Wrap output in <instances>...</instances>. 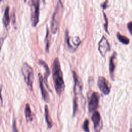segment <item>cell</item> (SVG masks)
<instances>
[{"mask_svg": "<svg viewBox=\"0 0 132 132\" xmlns=\"http://www.w3.org/2000/svg\"><path fill=\"white\" fill-rule=\"evenodd\" d=\"M39 85L41 89V92L42 98L43 100L46 102H49L50 101V96L48 94V92L46 90L44 85V81L43 78L41 74H39Z\"/></svg>", "mask_w": 132, "mask_h": 132, "instance_id": "9c48e42d", "label": "cell"}, {"mask_svg": "<svg viewBox=\"0 0 132 132\" xmlns=\"http://www.w3.org/2000/svg\"><path fill=\"white\" fill-rule=\"evenodd\" d=\"M101 118L100 113L97 111H95L93 112L91 117V120L93 123L94 128L96 132H99L100 130L101 129Z\"/></svg>", "mask_w": 132, "mask_h": 132, "instance_id": "30bf717a", "label": "cell"}, {"mask_svg": "<svg viewBox=\"0 0 132 132\" xmlns=\"http://www.w3.org/2000/svg\"><path fill=\"white\" fill-rule=\"evenodd\" d=\"M130 132H132V130H131V129H130Z\"/></svg>", "mask_w": 132, "mask_h": 132, "instance_id": "83f0119b", "label": "cell"}, {"mask_svg": "<svg viewBox=\"0 0 132 132\" xmlns=\"http://www.w3.org/2000/svg\"><path fill=\"white\" fill-rule=\"evenodd\" d=\"M4 41V39L3 38H1L0 37V51H1V50L2 48V45L3 44Z\"/></svg>", "mask_w": 132, "mask_h": 132, "instance_id": "484cf974", "label": "cell"}, {"mask_svg": "<svg viewBox=\"0 0 132 132\" xmlns=\"http://www.w3.org/2000/svg\"><path fill=\"white\" fill-rule=\"evenodd\" d=\"M107 0H106V1L104 3V4H103L102 5V7L104 9H105V8L107 7Z\"/></svg>", "mask_w": 132, "mask_h": 132, "instance_id": "4316f807", "label": "cell"}, {"mask_svg": "<svg viewBox=\"0 0 132 132\" xmlns=\"http://www.w3.org/2000/svg\"><path fill=\"white\" fill-rule=\"evenodd\" d=\"M9 7H7L5 12H4V16H3V23L5 25V26L6 27L7 26L10 22V18H9Z\"/></svg>", "mask_w": 132, "mask_h": 132, "instance_id": "2e32d148", "label": "cell"}, {"mask_svg": "<svg viewBox=\"0 0 132 132\" xmlns=\"http://www.w3.org/2000/svg\"><path fill=\"white\" fill-rule=\"evenodd\" d=\"M117 37L119 41L124 44H128L129 43V39L126 37V36H124L121 34H120L119 32H118L117 34Z\"/></svg>", "mask_w": 132, "mask_h": 132, "instance_id": "e0dca14e", "label": "cell"}, {"mask_svg": "<svg viewBox=\"0 0 132 132\" xmlns=\"http://www.w3.org/2000/svg\"><path fill=\"white\" fill-rule=\"evenodd\" d=\"M97 86L100 90L105 95H108L110 92V86L106 79L103 77L100 76L97 80Z\"/></svg>", "mask_w": 132, "mask_h": 132, "instance_id": "52a82bcc", "label": "cell"}, {"mask_svg": "<svg viewBox=\"0 0 132 132\" xmlns=\"http://www.w3.org/2000/svg\"><path fill=\"white\" fill-rule=\"evenodd\" d=\"M22 73L28 89L32 90L34 82V72L32 67L27 63H24L22 67Z\"/></svg>", "mask_w": 132, "mask_h": 132, "instance_id": "3957f363", "label": "cell"}, {"mask_svg": "<svg viewBox=\"0 0 132 132\" xmlns=\"http://www.w3.org/2000/svg\"><path fill=\"white\" fill-rule=\"evenodd\" d=\"M67 42L68 44V46L71 48H76L80 44V41L78 37H69L67 35Z\"/></svg>", "mask_w": 132, "mask_h": 132, "instance_id": "8fae6325", "label": "cell"}, {"mask_svg": "<svg viewBox=\"0 0 132 132\" xmlns=\"http://www.w3.org/2000/svg\"><path fill=\"white\" fill-rule=\"evenodd\" d=\"M127 28H128V29L129 32L132 35V21L129 22L127 24Z\"/></svg>", "mask_w": 132, "mask_h": 132, "instance_id": "7402d4cb", "label": "cell"}, {"mask_svg": "<svg viewBox=\"0 0 132 132\" xmlns=\"http://www.w3.org/2000/svg\"><path fill=\"white\" fill-rule=\"evenodd\" d=\"M73 116H75L77 108H78V103H77V99L76 98L74 97V99L73 100Z\"/></svg>", "mask_w": 132, "mask_h": 132, "instance_id": "ffe728a7", "label": "cell"}, {"mask_svg": "<svg viewBox=\"0 0 132 132\" xmlns=\"http://www.w3.org/2000/svg\"><path fill=\"white\" fill-rule=\"evenodd\" d=\"M2 87L1 85L0 84V106H2L3 104V99H2Z\"/></svg>", "mask_w": 132, "mask_h": 132, "instance_id": "cb8c5ba5", "label": "cell"}, {"mask_svg": "<svg viewBox=\"0 0 132 132\" xmlns=\"http://www.w3.org/2000/svg\"><path fill=\"white\" fill-rule=\"evenodd\" d=\"M74 85V93L75 98H77L78 95H82V82L81 79L78 77L77 74L74 71L73 72Z\"/></svg>", "mask_w": 132, "mask_h": 132, "instance_id": "8992f818", "label": "cell"}, {"mask_svg": "<svg viewBox=\"0 0 132 132\" xmlns=\"http://www.w3.org/2000/svg\"><path fill=\"white\" fill-rule=\"evenodd\" d=\"M50 34L49 32L48 28L47 27L46 28V37L45 38V49L47 52H48L49 48H50Z\"/></svg>", "mask_w": 132, "mask_h": 132, "instance_id": "ac0fdd59", "label": "cell"}, {"mask_svg": "<svg viewBox=\"0 0 132 132\" xmlns=\"http://www.w3.org/2000/svg\"><path fill=\"white\" fill-rule=\"evenodd\" d=\"M98 51L102 56V57H104L108 51L110 50L109 44L105 37H103L100 40L98 43Z\"/></svg>", "mask_w": 132, "mask_h": 132, "instance_id": "ba28073f", "label": "cell"}, {"mask_svg": "<svg viewBox=\"0 0 132 132\" xmlns=\"http://www.w3.org/2000/svg\"><path fill=\"white\" fill-rule=\"evenodd\" d=\"M100 96L97 92H93L88 101V110L90 112L96 111L98 107Z\"/></svg>", "mask_w": 132, "mask_h": 132, "instance_id": "277c9868", "label": "cell"}, {"mask_svg": "<svg viewBox=\"0 0 132 132\" xmlns=\"http://www.w3.org/2000/svg\"><path fill=\"white\" fill-rule=\"evenodd\" d=\"M104 16L105 18V20L106 21V24L105 25V29L106 30V31L108 32L107 31V26H108V20H107V18L106 17V15H105V13H104Z\"/></svg>", "mask_w": 132, "mask_h": 132, "instance_id": "603a6c76", "label": "cell"}, {"mask_svg": "<svg viewBox=\"0 0 132 132\" xmlns=\"http://www.w3.org/2000/svg\"><path fill=\"white\" fill-rule=\"evenodd\" d=\"M117 63V58H116V54L114 53L112 56L110 57L109 61V72L111 76V77L113 79L114 77V73L116 66Z\"/></svg>", "mask_w": 132, "mask_h": 132, "instance_id": "7c38bea8", "label": "cell"}, {"mask_svg": "<svg viewBox=\"0 0 132 132\" xmlns=\"http://www.w3.org/2000/svg\"><path fill=\"white\" fill-rule=\"evenodd\" d=\"M12 132H19L17 128L16 122L15 120H13L12 123Z\"/></svg>", "mask_w": 132, "mask_h": 132, "instance_id": "44dd1931", "label": "cell"}, {"mask_svg": "<svg viewBox=\"0 0 132 132\" xmlns=\"http://www.w3.org/2000/svg\"><path fill=\"white\" fill-rule=\"evenodd\" d=\"M25 119L27 122H30L33 120V116L29 104H26L25 108Z\"/></svg>", "mask_w": 132, "mask_h": 132, "instance_id": "9a60e30c", "label": "cell"}, {"mask_svg": "<svg viewBox=\"0 0 132 132\" xmlns=\"http://www.w3.org/2000/svg\"><path fill=\"white\" fill-rule=\"evenodd\" d=\"M63 7L62 3L61 0H59L53 13L51 23V30L54 34L57 32L58 29L59 23L63 13Z\"/></svg>", "mask_w": 132, "mask_h": 132, "instance_id": "7a4b0ae2", "label": "cell"}, {"mask_svg": "<svg viewBox=\"0 0 132 132\" xmlns=\"http://www.w3.org/2000/svg\"><path fill=\"white\" fill-rule=\"evenodd\" d=\"M39 63L41 65H42L44 68V69L45 70V74H44V77L43 78V81H44V82H45L47 87H48L47 82V77H48V76H49V75L50 74V69L48 68V65L46 64V63L44 61H43L42 60H40Z\"/></svg>", "mask_w": 132, "mask_h": 132, "instance_id": "4fadbf2b", "label": "cell"}, {"mask_svg": "<svg viewBox=\"0 0 132 132\" xmlns=\"http://www.w3.org/2000/svg\"><path fill=\"white\" fill-rule=\"evenodd\" d=\"M24 1L25 2L28 1V4L31 5V6H32L35 3V0H24Z\"/></svg>", "mask_w": 132, "mask_h": 132, "instance_id": "d4e9b609", "label": "cell"}, {"mask_svg": "<svg viewBox=\"0 0 132 132\" xmlns=\"http://www.w3.org/2000/svg\"><path fill=\"white\" fill-rule=\"evenodd\" d=\"M82 129L85 132H90L89 121L88 119H86L82 124Z\"/></svg>", "mask_w": 132, "mask_h": 132, "instance_id": "d6986e66", "label": "cell"}, {"mask_svg": "<svg viewBox=\"0 0 132 132\" xmlns=\"http://www.w3.org/2000/svg\"><path fill=\"white\" fill-rule=\"evenodd\" d=\"M44 113H45V121L47 123V126L49 128H51V127L53 126V122L50 114L47 105H45V107H44Z\"/></svg>", "mask_w": 132, "mask_h": 132, "instance_id": "5bb4252c", "label": "cell"}, {"mask_svg": "<svg viewBox=\"0 0 132 132\" xmlns=\"http://www.w3.org/2000/svg\"><path fill=\"white\" fill-rule=\"evenodd\" d=\"M31 20L33 26H36L39 22V10H40V0H36L34 4L31 6Z\"/></svg>", "mask_w": 132, "mask_h": 132, "instance_id": "5b68a950", "label": "cell"}, {"mask_svg": "<svg viewBox=\"0 0 132 132\" xmlns=\"http://www.w3.org/2000/svg\"><path fill=\"white\" fill-rule=\"evenodd\" d=\"M52 73L55 90L57 93L60 95L64 90L65 85L60 62L58 58H55L54 60L52 65Z\"/></svg>", "mask_w": 132, "mask_h": 132, "instance_id": "6da1fadb", "label": "cell"}]
</instances>
